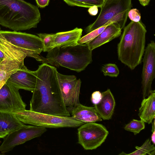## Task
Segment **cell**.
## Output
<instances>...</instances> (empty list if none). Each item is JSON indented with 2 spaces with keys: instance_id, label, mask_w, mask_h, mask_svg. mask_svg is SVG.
Listing matches in <instances>:
<instances>
[{
  "instance_id": "obj_1",
  "label": "cell",
  "mask_w": 155,
  "mask_h": 155,
  "mask_svg": "<svg viewBox=\"0 0 155 155\" xmlns=\"http://www.w3.org/2000/svg\"><path fill=\"white\" fill-rule=\"evenodd\" d=\"M35 71L37 81L30 101L29 110L59 117L70 116L61 95L57 68L43 63Z\"/></svg>"
},
{
  "instance_id": "obj_2",
  "label": "cell",
  "mask_w": 155,
  "mask_h": 155,
  "mask_svg": "<svg viewBox=\"0 0 155 155\" xmlns=\"http://www.w3.org/2000/svg\"><path fill=\"white\" fill-rule=\"evenodd\" d=\"M41 20L38 7L18 0H0V25L14 31L37 27Z\"/></svg>"
},
{
  "instance_id": "obj_3",
  "label": "cell",
  "mask_w": 155,
  "mask_h": 155,
  "mask_svg": "<svg viewBox=\"0 0 155 155\" xmlns=\"http://www.w3.org/2000/svg\"><path fill=\"white\" fill-rule=\"evenodd\" d=\"M147 30L141 21H131L124 28L117 45L118 60L133 70L141 63L144 53Z\"/></svg>"
},
{
  "instance_id": "obj_4",
  "label": "cell",
  "mask_w": 155,
  "mask_h": 155,
  "mask_svg": "<svg viewBox=\"0 0 155 155\" xmlns=\"http://www.w3.org/2000/svg\"><path fill=\"white\" fill-rule=\"evenodd\" d=\"M92 61V51L88 45L78 44L73 46L55 47L48 52L46 58L41 56L40 62L80 72Z\"/></svg>"
},
{
  "instance_id": "obj_5",
  "label": "cell",
  "mask_w": 155,
  "mask_h": 155,
  "mask_svg": "<svg viewBox=\"0 0 155 155\" xmlns=\"http://www.w3.org/2000/svg\"><path fill=\"white\" fill-rule=\"evenodd\" d=\"M132 0H104L96 20L85 30L87 33L103 26L114 23L124 29L128 13L132 6Z\"/></svg>"
},
{
  "instance_id": "obj_6",
  "label": "cell",
  "mask_w": 155,
  "mask_h": 155,
  "mask_svg": "<svg viewBox=\"0 0 155 155\" xmlns=\"http://www.w3.org/2000/svg\"><path fill=\"white\" fill-rule=\"evenodd\" d=\"M0 49L4 58L0 62V89L10 75L24 66L27 57L37 59L32 52L12 44L0 34Z\"/></svg>"
},
{
  "instance_id": "obj_7",
  "label": "cell",
  "mask_w": 155,
  "mask_h": 155,
  "mask_svg": "<svg viewBox=\"0 0 155 155\" xmlns=\"http://www.w3.org/2000/svg\"><path fill=\"white\" fill-rule=\"evenodd\" d=\"M13 113L24 124L46 128H76L84 124L72 116L59 117L30 110Z\"/></svg>"
},
{
  "instance_id": "obj_8",
  "label": "cell",
  "mask_w": 155,
  "mask_h": 155,
  "mask_svg": "<svg viewBox=\"0 0 155 155\" xmlns=\"http://www.w3.org/2000/svg\"><path fill=\"white\" fill-rule=\"evenodd\" d=\"M108 134L102 124L95 122L84 123L78 129V142L85 150L95 149L105 141Z\"/></svg>"
},
{
  "instance_id": "obj_9",
  "label": "cell",
  "mask_w": 155,
  "mask_h": 155,
  "mask_svg": "<svg viewBox=\"0 0 155 155\" xmlns=\"http://www.w3.org/2000/svg\"><path fill=\"white\" fill-rule=\"evenodd\" d=\"M46 131V128L25 125L3 138L0 146V151L3 154L8 152L17 146L41 136Z\"/></svg>"
},
{
  "instance_id": "obj_10",
  "label": "cell",
  "mask_w": 155,
  "mask_h": 155,
  "mask_svg": "<svg viewBox=\"0 0 155 155\" xmlns=\"http://www.w3.org/2000/svg\"><path fill=\"white\" fill-rule=\"evenodd\" d=\"M0 34L12 44L28 50L37 57V61H41L39 55L43 51L41 39L35 35L16 31H0Z\"/></svg>"
},
{
  "instance_id": "obj_11",
  "label": "cell",
  "mask_w": 155,
  "mask_h": 155,
  "mask_svg": "<svg viewBox=\"0 0 155 155\" xmlns=\"http://www.w3.org/2000/svg\"><path fill=\"white\" fill-rule=\"evenodd\" d=\"M58 83L65 105L70 109L78 106L80 103L79 94L81 81L74 75L61 74L58 71Z\"/></svg>"
},
{
  "instance_id": "obj_12",
  "label": "cell",
  "mask_w": 155,
  "mask_h": 155,
  "mask_svg": "<svg viewBox=\"0 0 155 155\" xmlns=\"http://www.w3.org/2000/svg\"><path fill=\"white\" fill-rule=\"evenodd\" d=\"M142 73V90L143 98L148 97L155 78V43L151 41L145 49Z\"/></svg>"
},
{
  "instance_id": "obj_13",
  "label": "cell",
  "mask_w": 155,
  "mask_h": 155,
  "mask_svg": "<svg viewBox=\"0 0 155 155\" xmlns=\"http://www.w3.org/2000/svg\"><path fill=\"white\" fill-rule=\"evenodd\" d=\"M19 89L5 83L0 89V111L15 113L26 110Z\"/></svg>"
},
{
  "instance_id": "obj_14",
  "label": "cell",
  "mask_w": 155,
  "mask_h": 155,
  "mask_svg": "<svg viewBox=\"0 0 155 155\" xmlns=\"http://www.w3.org/2000/svg\"><path fill=\"white\" fill-rule=\"evenodd\" d=\"M37 81L35 71L29 70L25 66L12 74L6 83L18 89L34 91Z\"/></svg>"
},
{
  "instance_id": "obj_15",
  "label": "cell",
  "mask_w": 155,
  "mask_h": 155,
  "mask_svg": "<svg viewBox=\"0 0 155 155\" xmlns=\"http://www.w3.org/2000/svg\"><path fill=\"white\" fill-rule=\"evenodd\" d=\"M116 105L115 100L110 90L107 89L101 93V98L100 101L94 105L97 111L102 119H111Z\"/></svg>"
},
{
  "instance_id": "obj_16",
  "label": "cell",
  "mask_w": 155,
  "mask_h": 155,
  "mask_svg": "<svg viewBox=\"0 0 155 155\" xmlns=\"http://www.w3.org/2000/svg\"><path fill=\"white\" fill-rule=\"evenodd\" d=\"M121 29L117 25L111 23L108 25L98 35L87 44L89 49L92 51L104 44L120 36Z\"/></svg>"
},
{
  "instance_id": "obj_17",
  "label": "cell",
  "mask_w": 155,
  "mask_h": 155,
  "mask_svg": "<svg viewBox=\"0 0 155 155\" xmlns=\"http://www.w3.org/2000/svg\"><path fill=\"white\" fill-rule=\"evenodd\" d=\"M72 117L84 123L102 120L95 107H87L80 103L71 109L70 111Z\"/></svg>"
},
{
  "instance_id": "obj_18",
  "label": "cell",
  "mask_w": 155,
  "mask_h": 155,
  "mask_svg": "<svg viewBox=\"0 0 155 155\" xmlns=\"http://www.w3.org/2000/svg\"><path fill=\"white\" fill-rule=\"evenodd\" d=\"M82 29L76 28L74 29L55 34L54 48L75 45L81 38Z\"/></svg>"
},
{
  "instance_id": "obj_19",
  "label": "cell",
  "mask_w": 155,
  "mask_h": 155,
  "mask_svg": "<svg viewBox=\"0 0 155 155\" xmlns=\"http://www.w3.org/2000/svg\"><path fill=\"white\" fill-rule=\"evenodd\" d=\"M138 115L140 120L149 124L155 117V91L151 90L147 98H143L139 108Z\"/></svg>"
},
{
  "instance_id": "obj_20",
  "label": "cell",
  "mask_w": 155,
  "mask_h": 155,
  "mask_svg": "<svg viewBox=\"0 0 155 155\" xmlns=\"http://www.w3.org/2000/svg\"><path fill=\"white\" fill-rule=\"evenodd\" d=\"M25 125L13 113L0 111V125L6 136Z\"/></svg>"
},
{
  "instance_id": "obj_21",
  "label": "cell",
  "mask_w": 155,
  "mask_h": 155,
  "mask_svg": "<svg viewBox=\"0 0 155 155\" xmlns=\"http://www.w3.org/2000/svg\"><path fill=\"white\" fill-rule=\"evenodd\" d=\"M67 4L71 6H78L89 8L95 5L100 8L104 0H63Z\"/></svg>"
},
{
  "instance_id": "obj_22",
  "label": "cell",
  "mask_w": 155,
  "mask_h": 155,
  "mask_svg": "<svg viewBox=\"0 0 155 155\" xmlns=\"http://www.w3.org/2000/svg\"><path fill=\"white\" fill-rule=\"evenodd\" d=\"M154 145L151 143V140L150 138L147 139L140 147L136 146V150L130 153H126L122 152L119 155H150L151 152L155 150Z\"/></svg>"
},
{
  "instance_id": "obj_23",
  "label": "cell",
  "mask_w": 155,
  "mask_h": 155,
  "mask_svg": "<svg viewBox=\"0 0 155 155\" xmlns=\"http://www.w3.org/2000/svg\"><path fill=\"white\" fill-rule=\"evenodd\" d=\"M37 35L42 41L44 52H48L54 48L55 34L39 33Z\"/></svg>"
},
{
  "instance_id": "obj_24",
  "label": "cell",
  "mask_w": 155,
  "mask_h": 155,
  "mask_svg": "<svg viewBox=\"0 0 155 155\" xmlns=\"http://www.w3.org/2000/svg\"><path fill=\"white\" fill-rule=\"evenodd\" d=\"M145 127V122L141 120L133 119L124 127V129L127 131L133 133L135 135L139 134Z\"/></svg>"
},
{
  "instance_id": "obj_25",
  "label": "cell",
  "mask_w": 155,
  "mask_h": 155,
  "mask_svg": "<svg viewBox=\"0 0 155 155\" xmlns=\"http://www.w3.org/2000/svg\"><path fill=\"white\" fill-rule=\"evenodd\" d=\"M108 25L103 26L88 33L80 38L78 41V44H88L101 33Z\"/></svg>"
},
{
  "instance_id": "obj_26",
  "label": "cell",
  "mask_w": 155,
  "mask_h": 155,
  "mask_svg": "<svg viewBox=\"0 0 155 155\" xmlns=\"http://www.w3.org/2000/svg\"><path fill=\"white\" fill-rule=\"evenodd\" d=\"M101 70L105 76L117 77L119 74V70L114 64L108 63L104 65Z\"/></svg>"
},
{
  "instance_id": "obj_27",
  "label": "cell",
  "mask_w": 155,
  "mask_h": 155,
  "mask_svg": "<svg viewBox=\"0 0 155 155\" xmlns=\"http://www.w3.org/2000/svg\"><path fill=\"white\" fill-rule=\"evenodd\" d=\"M128 17L132 21L135 22L140 21L141 18L140 14L137 8L130 9L128 12Z\"/></svg>"
},
{
  "instance_id": "obj_28",
  "label": "cell",
  "mask_w": 155,
  "mask_h": 155,
  "mask_svg": "<svg viewBox=\"0 0 155 155\" xmlns=\"http://www.w3.org/2000/svg\"><path fill=\"white\" fill-rule=\"evenodd\" d=\"M101 98V93L99 91L94 92L92 94L91 100L94 105L97 104Z\"/></svg>"
},
{
  "instance_id": "obj_29",
  "label": "cell",
  "mask_w": 155,
  "mask_h": 155,
  "mask_svg": "<svg viewBox=\"0 0 155 155\" xmlns=\"http://www.w3.org/2000/svg\"><path fill=\"white\" fill-rule=\"evenodd\" d=\"M38 6L41 8H43L47 6L50 0H35Z\"/></svg>"
},
{
  "instance_id": "obj_30",
  "label": "cell",
  "mask_w": 155,
  "mask_h": 155,
  "mask_svg": "<svg viewBox=\"0 0 155 155\" xmlns=\"http://www.w3.org/2000/svg\"><path fill=\"white\" fill-rule=\"evenodd\" d=\"M88 12L92 15H95L98 12V7L94 5L89 8Z\"/></svg>"
},
{
  "instance_id": "obj_31",
  "label": "cell",
  "mask_w": 155,
  "mask_h": 155,
  "mask_svg": "<svg viewBox=\"0 0 155 155\" xmlns=\"http://www.w3.org/2000/svg\"><path fill=\"white\" fill-rule=\"evenodd\" d=\"M152 133L151 136V140L153 144H155V118L153 120V122H152Z\"/></svg>"
},
{
  "instance_id": "obj_32",
  "label": "cell",
  "mask_w": 155,
  "mask_h": 155,
  "mask_svg": "<svg viewBox=\"0 0 155 155\" xmlns=\"http://www.w3.org/2000/svg\"><path fill=\"white\" fill-rule=\"evenodd\" d=\"M140 4L143 6L148 5L150 0H139Z\"/></svg>"
},
{
  "instance_id": "obj_33",
  "label": "cell",
  "mask_w": 155,
  "mask_h": 155,
  "mask_svg": "<svg viewBox=\"0 0 155 155\" xmlns=\"http://www.w3.org/2000/svg\"><path fill=\"white\" fill-rule=\"evenodd\" d=\"M5 136L0 125V138H3Z\"/></svg>"
},
{
  "instance_id": "obj_34",
  "label": "cell",
  "mask_w": 155,
  "mask_h": 155,
  "mask_svg": "<svg viewBox=\"0 0 155 155\" xmlns=\"http://www.w3.org/2000/svg\"><path fill=\"white\" fill-rule=\"evenodd\" d=\"M4 58V54L0 49V62L2 61Z\"/></svg>"
},
{
  "instance_id": "obj_35",
  "label": "cell",
  "mask_w": 155,
  "mask_h": 155,
  "mask_svg": "<svg viewBox=\"0 0 155 155\" xmlns=\"http://www.w3.org/2000/svg\"><path fill=\"white\" fill-rule=\"evenodd\" d=\"M19 0L20 1H22V2H24L25 1L24 0Z\"/></svg>"
},
{
  "instance_id": "obj_36",
  "label": "cell",
  "mask_w": 155,
  "mask_h": 155,
  "mask_svg": "<svg viewBox=\"0 0 155 155\" xmlns=\"http://www.w3.org/2000/svg\"><path fill=\"white\" fill-rule=\"evenodd\" d=\"M1 28H0V31L1 30Z\"/></svg>"
}]
</instances>
